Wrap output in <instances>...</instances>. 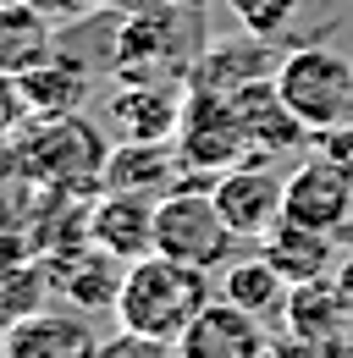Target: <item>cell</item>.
Wrapping results in <instances>:
<instances>
[{"label": "cell", "mask_w": 353, "mask_h": 358, "mask_svg": "<svg viewBox=\"0 0 353 358\" xmlns=\"http://www.w3.org/2000/svg\"><path fill=\"white\" fill-rule=\"evenodd\" d=\"M216 298V270L182 265L172 254H144L132 259L122 275V298H116V325L132 336L166 342L176 348V336L193 325V314Z\"/></svg>", "instance_id": "1"}, {"label": "cell", "mask_w": 353, "mask_h": 358, "mask_svg": "<svg viewBox=\"0 0 353 358\" xmlns=\"http://www.w3.org/2000/svg\"><path fill=\"white\" fill-rule=\"evenodd\" d=\"M205 50L199 11L188 0H155L122 17L116 45H111V72L116 83H188L193 61Z\"/></svg>", "instance_id": "2"}, {"label": "cell", "mask_w": 353, "mask_h": 358, "mask_svg": "<svg viewBox=\"0 0 353 358\" xmlns=\"http://www.w3.org/2000/svg\"><path fill=\"white\" fill-rule=\"evenodd\" d=\"M11 155H17V177L22 182L94 193L111 149H105V138L72 110V116H34V127L11 143Z\"/></svg>", "instance_id": "3"}, {"label": "cell", "mask_w": 353, "mask_h": 358, "mask_svg": "<svg viewBox=\"0 0 353 358\" xmlns=\"http://www.w3.org/2000/svg\"><path fill=\"white\" fill-rule=\"evenodd\" d=\"M237 231L226 226L210 182H182L172 193L155 199V254H172L182 265H199V270H226L232 254H237Z\"/></svg>", "instance_id": "4"}, {"label": "cell", "mask_w": 353, "mask_h": 358, "mask_svg": "<svg viewBox=\"0 0 353 358\" xmlns=\"http://www.w3.org/2000/svg\"><path fill=\"white\" fill-rule=\"evenodd\" d=\"M276 89L314 138L337 133V127L353 122V55H342L331 45H298L282 55Z\"/></svg>", "instance_id": "5"}, {"label": "cell", "mask_w": 353, "mask_h": 358, "mask_svg": "<svg viewBox=\"0 0 353 358\" xmlns=\"http://www.w3.org/2000/svg\"><path fill=\"white\" fill-rule=\"evenodd\" d=\"M172 143H176V155H182V166H188V177H193V182H216L221 171L254 160L232 94H210V89H188V99H182V122H176Z\"/></svg>", "instance_id": "6"}, {"label": "cell", "mask_w": 353, "mask_h": 358, "mask_svg": "<svg viewBox=\"0 0 353 358\" xmlns=\"http://www.w3.org/2000/svg\"><path fill=\"white\" fill-rule=\"evenodd\" d=\"M282 215L314 231H342L353 226V171L337 155H309L282 187Z\"/></svg>", "instance_id": "7"}, {"label": "cell", "mask_w": 353, "mask_h": 358, "mask_svg": "<svg viewBox=\"0 0 353 358\" xmlns=\"http://www.w3.org/2000/svg\"><path fill=\"white\" fill-rule=\"evenodd\" d=\"M270 325L254 320L249 309L226 303V298H210L205 309L193 314V325L176 336V358H270Z\"/></svg>", "instance_id": "8"}, {"label": "cell", "mask_w": 353, "mask_h": 358, "mask_svg": "<svg viewBox=\"0 0 353 358\" xmlns=\"http://www.w3.org/2000/svg\"><path fill=\"white\" fill-rule=\"evenodd\" d=\"M99 348L83 309H28L0 331V358H99Z\"/></svg>", "instance_id": "9"}, {"label": "cell", "mask_w": 353, "mask_h": 358, "mask_svg": "<svg viewBox=\"0 0 353 358\" xmlns=\"http://www.w3.org/2000/svg\"><path fill=\"white\" fill-rule=\"evenodd\" d=\"M282 187H287V177H276L265 160H243V166H232V171H221L210 182L226 226L243 243H260L265 231L282 221Z\"/></svg>", "instance_id": "10"}, {"label": "cell", "mask_w": 353, "mask_h": 358, "mask_svg": "<svg viewBox=\"0 0 353 358\" xmlns=\"http://www.w3.org/2000/svg\"><path fill=\"white\" fill-rule=\"evenodd\" d=\"M44 275L50 287L83 314H99V309H116L122 298V275H127V259L105 254L99 243H78V248H61L44 259Z\"/></svg>", "instance_id": "11"}, {"label": "cell", "mask_w": 353, "mask_h": 358, "mask_svg": "<svg viewBox=\"0 0 353 358\" xmlns=\"http://www.w3.org/2000/svg\"><path fill=\"white\" fill-rule=\"evenodd\" d=\"M182 182H188V166H182L172 138H122L105 155V171H99V187L144 193V199H160V193H172Z\"/></svg>", "instance_id": "12"}, {"label": "cell", "mask_w": 353, "mask_h": 358, "mask_svg": "<svg viewBox=\"0 0 353 358\" xmlns=\"http://www.w3.org/2000/svg\"><path fill=\"white\" fill-rule=\"evenodd\" d=\"M276 50L270 39L260 34H237V39H210V45L199 50V61H193V72H188V89H210V94H237L249 89V83H265V78H276Z\"/></svg>", "instance_id": "13"}, {"label": "cell", "mask_w": 353, "mask_h": 358, "mask_svg": "<svg viewBox=\"0 0 353 358\" xmlns=\"http://www.w3.org/2000/svg\"><path fill=\"white\" fill-rule=\"evenodd\" d=\"M88 243H99L105 254H116L127 265L155 254V199L99 187V199L88 204Z\"/></svg>", "instance_id": "14"}, {"label": "cell", "mask_w": 353, "mask_h": 358, "mask_svg": "<svg viewBox=\"0 0 353 358\" xmlns=\"http://www.w3.org/2000/svg\"><path fill=\"white\" fill-rule=\"evenodd\" d=\"M11 83H17V99H22L28 116H72V110H83L88 89H94V72H88L78 55H67V50L55 45L39 66H28Z\"/></svg>", "instance_id": "15"}, {"label": "cell", "mask_w": 353, "mask_h": 358, "mask_svg": "<svg viewBox=\"0 0 353 358\" xmlns=\"http://www.w3.org/2000/svg\"><path fill=\"white\" fill-rule=\"evenodd\" d=\"M232 105H237V116H243V133H249V149H254V160H265V155H293L304 138H314L304 122L293 116V105L282 99L276 78L237 89V94H232Z\"/></svg>", "instance_id": "16"}, {"label": "cell", "mask_w": 353, "mask_h": 358, "mask_svg": "<svg viewBox=\"0 0 353 358\" xmlns=\"http://www.w3.org/2000/svg\"><path fill=\"white\" fill-rule=\"evenodd\" d=\"M188 83H116L111 122L122 138H176Z\"/></svg>", "instance_id": "17"}, {"label": "cell", "mask_w": 353, "mask_h": 358, "mask_svg": "<svg viewBox=\"0 0 353 358\" xmlns=\"http://www.w3.org/2000/svg\"><path fill=\"white\" fill-rule=\"evenodd\" d=\"M287 336H304V342H320V348H353V314L342 309L331 275L320 281H298L293 298H287V320H282Z\"/></svg>", "instance_id": "18"}, {"label": "cell", "mask_w": 353, "mask_h": 358, "mask_svg": "<svg viewBox=\"0 0 353 358\" xmlns=\"http://www.w3.org/2000/svg\"><path fill=\"white\" fill-rule=\"evenodd\" d=\"M260 254L282 270L293 287H298V281H320V275L337 270V231H314V226H298V221L282 215V221L260 237Z\"/></svg>", "instance_id": "19"}, {"label": "cell", "mask_w": 353, "mask_h": 358, "mask_svg": "<svg viewBox=\"0 0 353 358\" xmlns=\"http://www.w3.org/2000/svg\"><path fill=\"white\" fill-rule=\"evenodd\" d=\"M226 303H237V309H249L254 320H265L270 331L287 320V298H293V281L282 275V270L270 265L265 254H249V259H232V265L221 270V287H216Z\"/></svg>", "instance_id": "20"}, {"label": "cell", "mask_w": 353, "mask_h": 358, "mask_svg": "<svg viewBox=\"0 0 353 358\" xmlns=\"http://www.w3.org/2000/svg\"><path fill=\"white\" fill-rule=\"evenodd\" d=\"M55 22H44L28 0H11L0 6V72L6 78H22L28 66H39L44 55L55 50Z\"/></svg>", "instance_id": "21"}, {"label": "cell", "mask_w": 353, "mask_h": 358, "mask_svg": "<svg viewBox=\"0 0 353 358\" xmlns=\"http://www.w3.org/2000/svg\"><path fill=\"white\" fill-rule=\"evenodd\" d=\"M226 11L237 17V28H249V34H260V39H282V34L298 22L304 0H226Z\"/></svg>", "instance_id": "22"}, {"label": "cell", "mask_w": 353, "mask_h": 358, "mask_svg": "<svg viewBox=\"0 0 353 358\" xmlns=\"http://www.w3.org/2000/svg\"><path fill=\"white\" fill-rule=\"evenodd\" d=\"M34 11H39L44 22H55V28H78V22H88L105 0H28Z\"/></svg>", "instance_id": "23"}, {"label": "cell", "mask_w": 353, "mask_h": 358, "mask_svg": "<svg viewBox=\"0 0 353 358\" xmlns=\"http://www.w3.org/2000/svg\"><path fill=\"white\" fill-rule=\"evenodd\" d=\"M270 358H348L342 348H320V342H304V336H287L282 331V342H270Z\"/></svg>", "instance_id": "24"}, {"label": "cell", "mask_w": 353, "mask_h": 358, "mask_svg": "<svg viewBox=\"0 0 353 358\" xmlns=\"http://www.w3.org/2000/svg\"><path fill=\"white\" fill-rule=\"evenodd\" d=\"M320 149H326V155H337V160L353 171V122H348V127H337V133H320Z\"/></svg>", "instance_id": "25"}, {"label": "cell", "mask_w": 353, "mask_h": 358, "mask_svg": "<svg viewBox=\"0 0 353 358\" xmlns=\"http://www.w3.org/2000/svg\"><path fill=\"white\" fill-rule=\"evenodd\" d=\"M331 287H337L342 309L353 314V254H342V259H337V270H331Z\"/></svg>", "instance_id": "26"}, {"label": "cell", "mask_w": 353, "mask_h": 358, "mask_svg": "<svg viewBox=\"0 0 353 358\" xmlns=\"http://www.w3.org/2000/svg\"><path fill=\"white\" fill-rule=\"evenodd\" d=\"M0 6H11V0H0Z\"/></svg>", "instance_id": "27"}, {"label": "cell", "mask_w": 353, "mask_h": 358, "mask_svg": "<svg viewBox=\"0 0 353 358\" xmlns=\"http://www.w3.org/2000/svg\"><path fill=\"white\" fill-rule=\"evenodd\" d=\"M348 358H353V348H348Z\"/></svg>", "instance_id": "28"}]
</instances>
